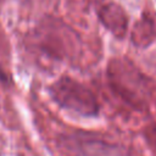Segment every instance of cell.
<instances>
[{
    "mask_svg": "<svg viewBox=\"0 0 156 156\" xmlns=\"http://www.w3.org/2000/svg\"><path fill=\"white\" fill-rule=\"evenodd\" d=\"M27 44L46 60L71 65L82 49L79 33L63 20L51 15L44 16L28 33Z\"/></svg>",
    "mask_w": 156,
    "mask_h": 156,
    "instance_id": "cell-1",
    "label": "cell"
},
{
    "mask_svg": "<svg viewBox=\"0 0 156 156\" xmlns=\"http://www.w3.org/2000/svg\"><path fill=\"white\" fill-rule=\"evenodd\" d=\"M106 80L111 91L128 107L146 112L152 102L154 80L127 56L111 57L106 65Z\"/></svg>",
    "mask_w": 156,
    "mask_h": 156,
    "instance_id": "cell-2",
    "label": "cell"
},
{
    "mask_svg": "<svg viewBox=\"0 0 156 156\" xmlns=\"http://www.w3.org/2000/svg\"><path fill=\"white\" fill-rule=\"evenodd\" d=\"M46 90L50 99L61 110L85 118H93L100 115L101 105L95 93L71 76H60Z\"/></svg>",
    "mask_w": 156,
    "mask_h": 156,
    "instance_id": "cell-3",
    "label": "cell"
},
{
    "mask_svg": "<svg viewBox=\"0 0 156 156\" xmlns=\"http://www.w3.org/2000/svg\"><path fill=\"white\" fill-rule=\"evenodd\" d=\"M56 145L67 156H130L123 144L94 130H65L56 136Z\"/></svg>",
    "mask_w": 156,
    "mask_h": 156,
    "instance_id": "cell-4",
    "label": "cell"
},
{
    "mask_svg": "<svg viewBox=\"0 0 156 156\" xmlns=\"http://www.w3.org/2000/svg\"><path fill=\"white\" fill-rule=\"evenodd\" d=\"M96 17L113 38L122 40L127 37L129 32V16L119 2L110 0L98 4Z\"/></svg>",
    "mask_w": 156,
    "mask_h": 156,
    "instance_id": "cell-5",
    "label": "cell"
},
{
    "mask_svg": "<svg viewBox=\"0 0 156 156\" xmlns=\"http://www.w3.org/2000/svg\"><path fill=\"white\" fill-rule=\"evenodd\" d=\"M129 40L132 45L139 50H145L156 43V10L145 7L139 18L134 21Z\"/></svg>",
    "mask_w": 156,
    "mask_h": 156,
    "instance_id": "cell-6",
    "label": "cell"
},
{
    "mask_svg": "<svg viewBox=\"0 0 156 156\" xmlns=\"http://www.w3.org/2000/svg\"><path fill=\"white\" fill-rule=\"evenodd\" d=\"M141 134H143L145 143L152 150L156 151V123H150V124L145 126Z\"/></svg>",
    "mask_w": 156,
    "mask_h": 156,
    "instance_id": "cell-7",
    "label": "cell"
},
{
    "mask_svg": "<svg viewBox=\"0 0 156 156\" xmlns=\"http://www.w3.org/2000/svg\"><path fill=\"white\" fill-rule=\"evenodd\" d=\"M0 87L4 89H10L13 87V78L9 71L0 63Z\"/></svg>",
    "mask_w": 156,
    "mask_h": 156,
    "instance_id": "cell-8",
    "label": "cell"
},
{
    "mask_svg": "<svg viewBox=\"0 0 156 156\" xmlns=\"http://www.w3.org/2000/svg\"><path fill=\"white\" fill-rule=\"evenodd\" d=\"M90 1H93V2H98V4H100V2H102V1H106V0H90Z\"/></svg>",
    "mask_w": 156,
    "mask_h": 156,
    "instance_id": "cell-9",
    "label": "cell"
}]
</instances>
